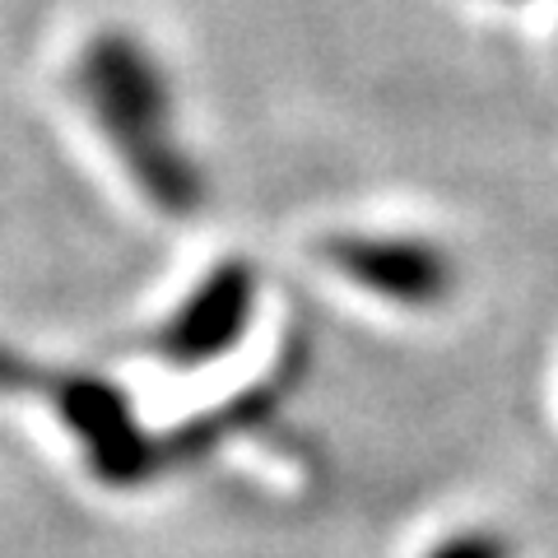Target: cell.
I'll use <instances>...</instances> for the list:
<instances>
[{
  "instance_id": "6da1fadb",
  "label": "cell",
  "mask_w": 558,
  "mask_h": 558,
  "mask_svg": "<svg viewBox=\"0 0 558 558\" xmlns=\"http://www.w3.org/2000/svg\"><path fill=\"white\" fill-rule=\"evenodd\" d=\"M75 94L121 168L145 191V201H154L163 215H196L205 201V178L172 126L163 65L135 33L102 28L84 47L75 65Z\"/></svg>"
},
{
  "instance_id": "7a4b0ae2",
  "label": "cell",
  "mask_w": 558,
  "mask_h": 558,
  "mask_svg": "<svg viewBox=\"0 0 558 558\" xmlns=\"http://www.w3.org/2000/svg\"><path fill=\"white\" fill-rule=\"evenodd\" d=\"M326 266H336L349 284L381 303L428 312L442 307L457 289V260L428 238L405 233H336L322 242Z\"/></svg>"
},
{
  "instance_id": "3957f363",
  "label": "cell",
  "mask_w": 558,
  "mask_h": 558,
  "mask_svg": "<svg viewBox=\"0 0 558 558\" xmlns=\"http://www.w3.org/2000/svg\"><path fill=\"white\" fill-rule=\"evenodd\" d=\"M252 293H256L252 270L242 266V260H223V266L159 326V336H154V354L178 363V368L229 354V349L238 344V336L247 330Z\"/></svg>"
},
{
  "instance_id": "277c9868",
  "label": "cell",
  "mask_w": 558,
  "mask_h": 558,
  "mask_svg": "<svg viewBox=\"0 0 558 558\" xmlns=\"http://www.w3.org/2000/svg\"><path fill=\"white\" fill-rule=\"evenodd\" d=\"M428 558H512V545L498 531H461L442 545H433Z\"/></svg>"
}]
</instances>
